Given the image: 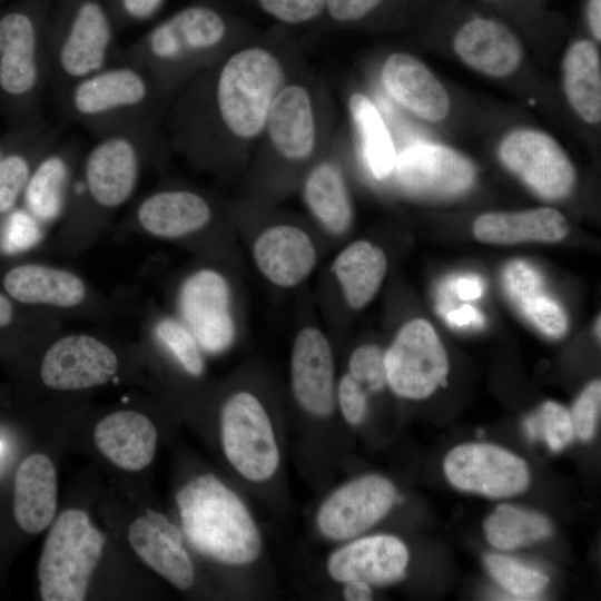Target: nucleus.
Here are the masks:
<instances>
[{"mask_svg":"<svg viewBox=\"0 0 601 601\" xmlns=\"http://www.w3.org/2000/svg\"><path fill=\"white\" fill-rule=\"evenodd\" d=\"M503 165L534 193L546 199L570 194L575 181L574 167L554 138L534 129H516L499 146Z\"/></svg>","mask_w":601,"mask_h":601,"instance_id":"11","label":"nucleus"},{"mask_svg":"<svg viewBox=\"0 0 601 601\" xmlns=\"http://www.w3.org/2000/svg\"><path fill=\"white\" fill-rule=\"evenodd\" d=\"M93 439L110 462L131 472L148 466L157 446L155 425L136 411H117L101 418L96 425Z\"/></svg>","mask_w":601,"mask_h":601,"instance_id":"24","label":"nucleus"},{"mask_svg":"<svg viewBox=\"0 0 601 601\" xmlns=\"http://www.w3.org/2000/svg\"><path fill=\"white\" fill-rule=\"evenodd\" d=\"M446 319L453 326H466L480 323V314L471 305H464L459 309L450 312Z\"/></svg>","mask_w":601,"mask_h":601,"instance_id":"48","label":"nucleus"},{"mask_svg":"<svg viewBox=\"0 0 601 601\" xmlns=\"http://www.w3.org/2000/svg\"><path fill=\"white\" fill-rule=\"evenodd\" d=\"M213 217L208 200L188 189H164L145 197L136 209L138 224L149 234L178 238L204 228Z\"/></svg>","mask_w":601,"mask_h":601,"instance_id":"25","label":"nucleus"},{"mask_svg":"<svg viewBox=\"0 0 601 601\" xmlns=\"http://www.w3.org/2000/svg\"><path fill=\"white\" fill-rule=\"evenodd\" d=\"M397 499L390 480L377 474L365 475L326 499L317 513V525L329 539H351L383 519Z\"/></svg>","mask_w":601,"mask_h":601,"instance_id":"13","label":"nucleus"},{"mask_svg":"<svg viewBox=\"0 0 601 601\" xmlns=\"http://www.w3.org/2000/svg\"><path fill=\"white\" fill-rule=\"evenodd\" d=\"M408 193L428 198L453 197L467 190L475 179L472 161L440 144H417L403 150L393 170Z\"/></svg>","mask_w":601,"mask_h":601,"instance_id":"14","label":"nucleus"},{"mask_svg":"<svg viewBox=\"0 0 601 601\" xmlns=\"http://www.w3.org/2000/svg\"><path fill=\"white\" fill-rule=\"evenodd\" d=\"M66 121L95 138L120 129L158 122L170 98L144 69L114 61L56 93Z\"/></svg>","mask_w":601,"mask_h":601,"instance_id":"2","label":"nucleus"},{"mask_svg":"<svg viewBox=\"0 0 601 601\" xmlns=\"http://www.w3.org/2000/svg\"><path fill=\"white\" fill-rule=\"evenodd\" d=\"M31 175L30 159L21 154H11L0 160V213L14 205Z\"/></svg>","mask_w":601,"mask_h":601,"instance_id":"39","label":"nucleus"},{"mask_svg":"<svg viewBox=\"0 0 601 601\" xmlns=\"http://www.w3.org/2000/svg\"><path fill=\"white\" fill-rule=\"evenodd\" d=\"M304 199L314 217L331 233L343 234L351 225L353 209L339 167L324 160L307 174Z\"/></svg>","mask_w":601,"mask_h":601,"instance_id":"32","label":"nucleus"},{"mask_svg":"<svg viewBox=\"0 0 601 601\" xmlns=\"http://www.w3.org/2000/svg\"><path fill=\"white\" fill-rule=\"evenodd\" d=\"M156 334L189 374H203L204 361L199 345L188 327L175 319L165 318L158 323Z\"/></svg>","mask_w":601,"mask_h":601,"instance_id":"36","label":"nucleus"},{"mask_svg":"<svg viewBox=\"0 0 601 601\" xmlns=\"http://www.w3.org/2000/svg\"><path fill=\"white\" fill-rule=\"evenodd\" d=\"M128 541L144 563L180 590L194 584V568L179 529L148 510L128 528Z\"/></svg>","mask_w":601,"mask_h":601,"instance_id":"21","label":"nucleus"},{"mask_svg":"<svg viewBox=\"0 0 601 601\" xmlns=\"http://www.w3.org/2000/svg\"><path fill=\"white\" fill-rule=\"evenodd\" d=\"M258 2L266 13L288 24L311 21L326 9V0H258Z\"/></svg>","mask_w":601,"mask_h":601,"instance_id":"43","label":"nucleus"},{"mask_svg":"<svg viewBox=\"0 0 601 601\" xmlns=\"http://www.w3.org/2000/svg\"><path fill=\"white\" fill-rule=\"evenodd\" d=\"M587 20L592 36L601 40V0H588Z\"/></svg>","mask_w":601,"mask_h":601,"instance_id":"51","label":"nucleus"},{"mask_svg":"<svg viewBox=\"0 0 601 601\" xmlns=\"http://www.w3.org/2000/svg\"><path fill=\"white\" fill-rule=\"evenodd\" d=\"M569 233L565 217L550 207L514 213H486L473 224L474 236L489 244L555 243Z\"/></svg>","mask_w":601,"mask_h":601,"instance_id":"27","label":"nucleus"},{"mask_svg":"<svg viewBox=\"0 0 601 601\" xmlns=\"http://www.w3.org/2000/svg\"><path fill=\"white\" fill-rule=\"evenodd\" d=\"M82 162V194L92 207L114 210L132 196L144 160L160 140L157 122L95 138Z\"/></svg>","mask_w":601,"mask_h":601,"instance_id":"6","label":"nucleus"},{"mask_svg":"<svg viewBox=\"0 0 601 601\" xmlns=\"http://www.w3.org/2000/svg\"><path fill=\"white\" fill-rule=\"evenodd\" d=\"M504 283L509 296L520 307L542 292L540 274L523 260H514L506 266Z\"/></svg>","mask_w":601,"mask_h":601,"instance_id":"42","label":"nucleus"},{"mask_svg":"<svg viewBox=\"0 0 601 601\" xmlns=\"http://www.w3.org/2000/svg\"><path fill=\"white\" fill-rule=\"evenodd\" d=\"M540 435L545 440L551 451L558 452L574 439L570 412L561 404L548 401L535 413Z\"/></svg>","mask_w":601,"mask_h":601,"instance_id":"37","label":"nucleus"},{"mask_svg":"<svg viewBox=\"0 0 601 601\" xmlns=\"http://www.w3.org/2000/svg\"><path fill=\"white\" fill-rule=\"evenodd\" d=\"M343 594L348 601H368L372 599V589L365 581L353 580L345 582Z\"/></svg>","mask_w":601,"mask_h":601,"instance_id":"49","label":"nucleus"},{"mask_svg":"<svg viewBox=\"0 0 601 601\" xmlns=\"http://www.w3.org/2000/svg\"><path fill=\"white\" fill-rule=\"evenodd\" d=\"M486 539L499 550H513L530 545L551 534L546 516L511 504L499 505L483 524Z\"/></svg>","mask_w":601,"mask_h":601,"instance_id":"34","label":"nucleus"},{"mask_svg":"<svg viewBox=\"0 0 601 601\" xmlns=\"http://www.w3.org/2000/svg\"><path fill=\"white\" fill-rule=\"evenodd\" d=\"M456 293L464 300L476 299L483 293V285L477 278H462L456 283Z\"/></svg>","mask_w":601,"mask_h":601,"instance_id":"50","label":"nucleus"},{"mask_svg":"<svg viewBox=\"0 0 601 601\" xmlns=\"http://www.w3.org/2000/svg\"><path fill=\"white\" fill-rule=\"evenodd\" d=\"M387 93L408 111L428 121H440L450 111V98L439 79L415 57L394 52L382 67Z\"/></svg>","mask_w":601,"mask_h":601,"instance_id":"22","label":"nucleus"},{"mask_svg":"<svg viewBox=\"0 0 601 601\" xmlns=\"http://www.w3.org/2000/svg\"><path fill=\"white\" fill-rule=\"evenodd\" d=\"M254 258L258 269L273 284L293 287L302 283L316 264V249L302 228L276 225L255 240Z\"/></svg>","mask_w":601,"mask_h":601,"instance_id":"23","label":"nucleus"},{"mask_svg":"<svg viewBox=\"0 0 601 601\" xmlns=\"http://www.w3.org/2000/svg\"><path fill=\"white\" fill-rule=\"evenodd\" d=\"M337 395L345 420L352 425L359 424L366 414L367 391L347 373L339 381Z\"/></svg>","mask_w":601,"mask_h":601,"instance_id":"44","label":"nucleus"},{"mask_svg":"<svg viewBox=\"0 0 601 601\" xmlns=\"http://www.w3.org/2000/svg\"><path fill=\"white\" fill-rule=\"evenodd\" d=\"M105 535L79 509L63 511L51 526L38 563L43 601H82L99 563Z\"/></svg>","mask_w":601,"mask_h":601,"instance_id":"5","label":"nucleus"},{"mask_svg":"<svg viewBox=\"0 0 601 601\" xmlns=\"http://www.w3.org/2000/svg\"><path fill=\"white\" fill-rule=\"evenodd\" d=\"M36 235V227L32 219L24 213H14L10 216L4 246L10 252L20 250L28 247Z\"/></svg>","mask_w":601,"mask_h":601,"instance_id":"46","label":"nucleus"},{"mask_svg":"<svg viewBox=\"0 0 601 601\" xmlns=\"http://www.w3.org/2000/svg\"><path fill=\"white\" fill-rule=\"evenodd\" d=\"M286 69L278 55L264 46H248L221 55L170 98V139L199 157L225 141L257 140Z\"/></svg>","mask_w":601,"mask_h":601,"instance_id":"1","label":"nucleus"},{"mask_svg":"<svg viewBox=\"0 0 601 601\" xmlns=\"http://www.w3.org/2000/svg\"><path fill=\"white\" fill-rule=\"evenodd\" d=\"M183 531L200 553L219 562L242 565L262 550L258 529L242 500L220 480L204 474L176 495Z\"/></svg>","mask_w":601,"mask_h":601,"instance_id":"4","label":"nucleus"},{"mask_svg":"<svg viewBox=\"0 0 601 601\" xmlns=\"http://www.w3.org/2000/svg\"><path fill=\"white\" fill-rule=\"evenodd\" d=\"M3 157V149L0 147V160Z\"/></svg>","mask_w":601,"mask_h":601,"instance_id":"55","label":"nucleus"},{"mask_svg":"<svg viewBox=\"0 0 601 601\" xmlns=\"http://www.w3.org/2000/svg\"><path fill=\"white\" fill-rule=\"evenodd\" d=\"M524 315L549 337L563 336L569 327L565 312L553 299L540 294L520 307Z\"/></svg>","mask_w":601,"mask_h":601,"instance_id":"40","label":"nucleus"},{"mask_svg":"<svg viewBox=\"0 0 601 601\" xmlns=\"http://www.w3.org/2000/svg\"><path fill=\"white\" fill-rule=\"evenodd\" d=\"M263 135L274 151L287 161H304L314 154L318 142V119L308 87L285 82L272 102Z\"/></svg>","mask_w":601,"mask_h":601,"instance_id":"17","label":"nucleus"},{"mask_svg":"<svg viewBox=\"0 0 601 601\" xmlns=\"http://www.w3.org/2000/svg\"><path fill=\"white\" fill-rule=\"evenodd\" d=\"M290 378L304 410L327 416L334 408V363L326 336L315 327L302 329L294 342Z\"/></svg>","mask_w":601,"mask_h":601,"instance_id":"19","label":"nucleus"},{"mask_svg":"<svg viewBox=\"0 0 601 601\" xmlns=\"http://www.w3.org/2000/svg\"><path fill=\"white\" fill-rule=\"evenodd\" d=\"M1 450H2V443L0 442V452H1Z\"/></svg>","mask_w":601,"mask_h":601,"instance_id":"56","label":"nucleus"},{"mask_svg":"<svg viewBox=\"0 0 601 601\" xmlns=\"http://www.w3.org/2000/svg\"><path fill=\"white\" fill-rule=\"evenodd\" d=\"M601 383L591 382L574 402L570 416L574 435L582 441L593 437L600 414Z\"/></svg>","mask_w":601,"mask_h":601,"instance_id":"41","label":"nucleus"},{"mask_svg":"<svg viewBox=\"0 0 601 601\" xmlns=\"http://www.w3.org/2000/svg\"><path fill=\"white\" fill-rule=\"evenodd\" d=\"M484 564L490 575L514 597L513 599H534L549 582V578L542 572L504 554H485Z\"/></svg>","mask_w":601,"mask_h":601,"instance_id":"35","label":"nucleus"},{"mask_svg":"<svg viewBox=\"0 0 601 601\" xmlns=\"http://www.w3.org/2000/svg\"><path fill=\"white\" fill-rule=\"evenodd\" d=\"M225 455L235 470L253 482L266 481L279 464L270 420L257 397L248 392L231 395L220 420Z\"/></svg>","mask_w":601,"mask_h":601,"instance_id":"9","label":"nucleus"},{"mask_svg":"<svg viewBox=\"0 0 601 601\" xmlns=\"http://www.w3.org/2000/svg\"><path fill=\"white\" fill-rule=\"evenodd\" d=\"M563 89L577 115L588 124L601 119V63L595 45L588 39L574 41L562 60Z\"/></svg>","mask_w":601,"mask_h":601,"instance_id":"29","label":"nucleus"},{"mask_svg":"<svg viewBox=\"0 0 601 601\" xmlns=\"http://www.w3.org/2000/svg\"><path fill=\"white\" fill-rule=\"evenodd\" d=\"M408 552L392 535H374L351 542L328 559L329 575L338 582L353 580L368 584H388L404 577Z\"/></svg>","mask_w":601,"mask_h":601,"instance_id":"20","label":"nucleus"},{"mask_svg":"<svg viewBox=\"0 0 601 601\" xmlns=\"http://www.w3.org/2000/svg\"><path fill=\"white\" fill-rule=\"evenodd\" d=\"M50 85L49 29L26 12L0 19V90L39 120L40 100Z\"/></svg>","mask_w":601,"mask_h":601,"instance_id":"8","label":"nucleus"},{"mask_svg":"<svg viewBox=\"0 0 601 601\" xmlns=\"http://www.w3.org/2000/svg\"><path fill=\"white\" fill-rule=\"evenodd\" d=\"M58 141L46 151L24 188L29 211L41 220L58 216L69 191L71 159L76 148L67 144L58 146Z\"/></svg>","mask_w":601,"mask_h":601,"instance_id":"30","label":"nucleus"},{"mask_svg":"<svg viewBox=\"0 0 601 601\" xmlns=\"http://www.w3.org/2000/svg\"><path fill=\"white\" fill-rule=\"evenodd\" d=\"M12 306L10 302L0 294V327L8 325L12 319Z\"/></svg>","mask_w":601,"mask_h":601,"instance_id":"53","label":"nucleus"},{"mask_svg":"<svg viewBox=\"0 0 601 601\" xmlns=\"http://www.w3.org/2000/svg\"><path fill=\"white\" fill-rule=\"evenodd\" d=\"M162 0H121L126 16L132 19H146L154 14Z\"/></svg>","mask_w":601,"mask_h":601,"instance_id":"47","label":"nucleus"},{"mask_svg":"<svg viewBox=\"0 0 601 601\" xmlns=\"http://www.w3.org/2000/svg\"><path fill=\"white\" fill-rule=\"evenodd\" d=\"M453 48L467 66L495 78L513 73L523 58L514 31L503 21L486 16L463 22L454 35Z\"/></svg>","mask_w":601,"mask_h":601,"instance_id":"18","label":"nucleus"},{"mask_svg":"<svg viewBox=\"0 0 601 601\" xmlns=\"http://www.w3.org/2000/svg\"><path fill=\"white\" fill-rule=\"evenodd\" d=\"M347 106L366 167L375 179L387 178L394 170L397 154L381 112L361 92L351 95Z\"/></svg>","mask_w":601,"mask_h":601,"instance_id":"33","label":"nucleus"},{"mask_svg":"<svg viewBox=\"0 0 601 601\" xmlns=\"http://www.w3.org/2000/svg\"><path fill=\"white\" fill-rule=\"evenodd\" d=\"M524 432L529 440L535 441L540 436V427L536 414L529 415L523 422Z\"/></svg>","mask_w":601,"mask_h":601,"instance_id":"52","label":"nucleus"},{"mask_svg":"<svg viewBox=\"0 0 601 601\" xmlns=\"http://www.w3.org/2000/svg\"><path fill=\"white\" fill-rule=\"evenodd\" d=\"M117 370V355L107 344L90 335L72 334L48 348L40 376L50 388L76 391L106 384Z\"/></svg>","mask_w":601,"mask_h":601,"instance_id":"15","label":"nucleus"},{"mask_svg":"<svg viewBox=\"0 0 601 601\" xmlns=\"http://www.w3.org/2000/svg\"><path fill=\"white\" fill-rule=\"evenodd\" d=\"M386 0H326V9L329 16L339 22L357 21Z\"/></svg>","mask_w":601,"mask_h":601,"instance_id":"45","label":"nucleus"},{"mask_svg":"<svg viewBox=\"0 0 601 601\" xmlns=\"http://www.w3.org/2000/svg\"><path fill=\"white\" fill-rule=\"evenodd\" d=\"M229 287L221 274L201 269L187 278L180 292V309L198 345L217 354L233 342Z\"/></svg>","mask_w":601,"mask_h":601,"instance_id":"16","label":"nucleus"},{"mask_svg":"<svg viewBox=\"0 0 601 601\" xmlns=\"http://www.w3.org/2000/svg\"><path fill=\"white\" fill-rule=\"evenodd\" d=\"M387 269L384 252L367 240L345 247L335 258L332 270L352 308L366 306L377 293Z\"/></svg>","mask_w":601,"mask_h":601,"instance_id":"31","label":"nucleus"},{"mask_svg":"<svg viewBox=\"0 0 601 601\" xmlns=\"http://www.w3.org/2000/svg\"><path fill=\"white\" fill-rule=\"evenodd\" d=\"M444 472L456 489L490 497L516 495L530 482L525 461L487 443H466L454 447L444 460Z\"/></svg>","mask_w":601,"mask_h":601,"instance_id":"12","label":"nucleus"},{"mask_svg":"<svg viewBox=\"0 0 601 601\" xmlns=\"http://www.w3.org/2000/svg\"><path fill=\"white\" fill-rule=\"evenodd\" d=\"M49 29L50 86L55 93L109 65L117 50L112 21L97 0H78Z\"/></svg>","mask_w":601,"mask_h":601,"instance_id":"7","label":"nucleus"},{"mask_svg":"<svg viewBox=\"0 0 601 601\" xmlns=\"http://www.w3.org/2000/svg\"><path fill=\"white\" fill-rule=\"evenodd\" d=\"M57 510V473L43 454L27 456L14 476L13 513L18 525L36 534L52 521Z\"/></svg>","mask_w":601,"mask_h":601,"instance_id":"26","label":"nucleus"},{"mask_svg":"<svg viewBox=\"0 0 601 601\" xmlns=\"http://www.w3.org/2000/svg\"><path fill=\"white\" fill-rule=\"evenodd\" d=\"M349 373L371 393L380 392L386 381L384 354L376 345L357 347L349 358Z\"/></svg>","mask_w":601,"mask_h":601,"instance_id":"38","label":"nucleus"},{"mask_svg":"<svg viewBox=\"0 0 601 601\" xmlns=\"http://www.w3.org/2000/svg\"><path fill=\"white\" fill-rule=\"evenodd\" d=\"M600 322H601L600 316H598L595 321V326H594V333L598 339H600Z\"/></svg>","mask_w":601,"mask_h":601,"instance_id":"54","label":"nucleus"},{"mask_svg":"<svg viewBox=\"0 0 601 601\" xmlns=\"http://www.w3.org/2000/svg\"><path fill=\"white\" fill-rule=\"evenodd\" d=\"M3 286L12 298L24 304L69 308L86 297V285L76 274L37 264L13 267L6 274Z\"/></svg>","mask_w":601,"mask_h":601,"instance_id":"28","label":"nucleus"},{"mask_svg":"<svg viewBox=\"0 0 601 601\" xmlns=\"http://www.w3.org/2000/svg\"><path fill=\"white\" fill-rule=\"evenodd\" d=\"M227 35V24L217 11L204 6L187 7L135 42L118 47L114 61L140 67L171 98L224 55Z\"/></svg>","mask_w":601,"mask_h":601,"instance_id":"3","label":"nucleus"},{"mask_svg":"<svg viewBox=\"0 0 601 601\" xmlns=\"http://www.w3.org/2000/svg\"><path fill=\"white\" fill-rule=\"evenodd\" d=\"M386 381L400 396L422 400L446 383L449 361L433 326L421 318L407 322L384 354Z\"/></svg>","mask_w":601,"mask_h":601,"instance_id":"10","label":"nucleus"}]
</instances>
